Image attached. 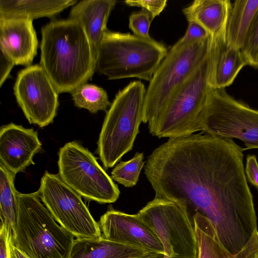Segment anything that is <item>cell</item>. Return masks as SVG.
<instances>
[{
    "instance_id": "1",
    "label": "cell",
    "mask_w": 258,
    "mask_h": 258,
    "mask_svg": "<svg viewBox=\"0 0 258 258\" xmlns=\"http://www.w3.org/2000/svg\"><path fill=\"white\" fill-rule=\"evenodd\" d=\"M245 150L231 139L191 135L159 146L144 168L155 198L176 203L192 222L197 213L208 218L233 255L257 230L243 167Z\"/></svg>"
},
{
    "instance_id": "2",
    "label": "cell",
    "mask_w": 258,
    "mask_h": 258,
    "mask_svg": "<svg viewBox=\"0 0 258 258\" xmlns=\"http://www.w3.org/2000/svg\"><path fill=\"white\" fill-rule=\"evenodd\" d=\"M40 66L58 93H71L91 78L95 68L86 34L77 21L53 20L41 28Z\"/></svg>"
},
{
    "instance_id": "3",
    "label": "cell",
    "mask_w": 258,
    "mask_h": 258,
    "mask_svg": "<svg viewBox=\"0 0 258 258\" xmlns=\"http://www.w3.org/2000/svg\"><path fill=\"white\" fill-rule=\"evenodd\" d=\"M18 210L10 243L29 258H70L74 236L40 201L38 192H17Z\"/></svg>"
},
{
    "instance_id": "4",
    "label": "cell",
    "mask_w": 258,
    "mask_h": 258,
    "mask_svg": "<svg viewBox=\"0 0 258 258\" xmlns=\"http://www.w3.org/2000/svg\"><path fill=\"white\" fill-rule=\"evenodd\" d=\"M168 52L161 43L106 29L102 37L95 71L108 79L137 78L150 81Z\"/></svg>"
},
{
    "instance_id": "5",
    "label": "cell",
    "mask_w": 258,
    "mask_h": 258,
    "mask_svg": "<svg viewBox=\"0 0 258 258\" xmlns=\"http://www.w3.org/2000/svg\"><path fill=\"white\" fill-rule=\"evenodd\" d=\"M209 51L201 64L171 94L154 120L149 132L161 138L176 139L199 131L198 119L209 93Z\"/></svg>"
},
{
    "instance_id": "6",
    "label": "cell",
    "mask_w": 258,
    "mask_h": 258,
    "mask_svg": "<svg viewBox=\"0 0 258 258\" xmlns=\"http://www.w3.org/2000/svg\"><path fill=\"white\" fill-rule=\"evenodd\" d=\"M146 92L142 82H131L117 93L107 111L97 150L105 169L132 150L143 122Z\"/></svg>"
},
{
    "instance_id": "7",
    "label": "cell",
    "mask_w": 258,
    "mask_h": 258,
    "mask_svg": "<svg viewBox=\"0 0 258 258\" xmlns=\"http://www.w3.org/2000/svg\"><path fill=\"white\" fill-rule=\"evenodd\" d=\"M211 36L188 42L179 40L154 73L146 92L143 122L151 123L171 95L207 56Z\"/></svg>"
},
{
    "instance_id": "8",
    "label": "cell",
    "mask_w": 258,
    "mask_h": 258,
    "mask_svg": "<svg viewBox=\"0 0 258 258\" xmlns=\"http://www.w3.org/2000/svg\"><path fill=\"white\" fill-rule=\"evenodd\" d=\"M198 128L213 136L239 139L245 150L258 149V110L235 99L225 89L209 93Z\"/></svg>"
},
{
    "instance_id": "9",
    "label": "cell",
    "mask_w": 258,
    "mask_h": 258,
    "mask_svg": "<svg viewBox=\"0 0 258 258\" xmlns=\"http://www.w3.org/2000/svg\"><path fill=\"white\" fill-rule=\"evenodd\" d=\"M58 155L59 176L79 195L99 204L112 203L118 199V185L87 148L70 142L59 149Z\"/></svg>"
},
{
    "instance_id": "10",
    "label": "cell",
    "mask_w": 258,
    "mask_h": 258,
    "mask_svg": "<svg viewBox=\"0 0 258 258\" xmlns=\"http://www.w3.org/2000/svg\"><path fill=\"white\" fill-rule=\"evenodd\" d=\"M138 214L162 243L164 255L197 257L198 245L193 222L176 203L154 198Z\"/></svg>"
},
{
    "instance_id": "11",
    "label": "cell",
    "mask_w": 258,
    "mask_h": 258,
    "mask_svg": "<svg viewBox=\"0 0 258 258\" xmlns=\"http://www.w3.org/2000/svg\"><path fill=\"white\" fill-rule=\"evenodd\" d=\"M37 192L55 220L74 237L90 238L101 236L98 223L94 219L81 196L63 182L58 175L46 171Z\"/></svg>"
},
{
    "instance_id": "12",
    "label": "cell",
    "mask_w": 258,
    "mask_h": 258,
    "mask_svg": "<svg viewBox=\"0 0 258 258\" xmlns=\"http://www.w3.org/2000/svg\"><path fill=\"white\" fill-rule=\"evenodd\" d=\"M14 91L30 123L43 127L53 122L58 106V93L40 64L19 72Z\"/></svg>"
},
{
    "instance_id": "13",
    "label": "cell",
    "mask_w": 258,
    "mask_h": 258,
    "mask_svg": "<svg viewBox=\"0 0 258 258\" xmlns=\"http://www.w3.org/2000/svg\"><path fill=\"white\" fill-rule=\"evenodd\" d=\"M98 224L105 239L164 254L162 243L138 214L110 209L101 217Z\"/></svg>"
},
{
    "instance_id": "14",
    "label": "cell",
    "mask_w": 258,
    "mask_h": 258,
    "mask_svg": "<svg viewBox=\"0 0 258 258\" xmlns=\"http://www.w3.org/2000/svg\"><path fill=\"white\" fill-rule=\"evenodd\" d=\"M37 132L11 123L0 130V163L15 176L31 164L41 150Z\"/></svg>"
},
{
    "instance_id": "15",
    "label": "cell",
    "mask_w": 258,
    "mask_h": 258,
    "mask_svg": "<svg viewBox=\"0 0 258 258\" xmlns=\"http://www.w3.org/2000/svg\"><path fill=\"white\" fill-rule=\"evenodd\" d=\"M38 44L32 20L0 18L1 52L15 65L31 66Z\"/></svg>"
},
{
    "instance_id": "16",
    "label": "cell",
    "mask_w": 258,
    "mask_h": 258,
    "mask_svg": "<svg viewBox=\"0 0 258 258\" xmlns=\"http://www.w3.org/2000/svg\"><path fill=\"white\" fill-rule=\"evenodd\" d=\"M209 56L208 82L212 90L231 85L240 71L247 65L240 49L227 43L226 30L211 36Z\"/></svg>"
},
{
    "instance_id": "17",
    "label": "cell",
    "mask_w": 258,
    "mask_h": 258,
    "mask_svg": "<svg viewBox=\"0 0 258 258\" xmlns=\"http://www.w3.org/2000/svg\"><path fill=\"white\" fill-rule=\"evenodd\" d=\"M116 3L113 0H83L75 5L70 11L69 18L78 21L86 34L95 64L109 16Z\"/></svg>"
},
{
    "instance_id": "18",
    "label": "cell",
    "mask_w": 258,
    "mask_h": 258,
    "mask_svg": "<svg viewBox=\"0 0 258 258\" xmlns=\"http://www.w3.org/2000/svg\"><path fill=\"white\" fill-rule=\"evenodd\" d=\"M153 253L156 252L110 241L101 236L75 239L70 258H142Z\"/></svg>"
},
{
    "instance_id": "19",
    "label": "cell",
    "mask_w": 258,
    "mask_h": 258,
    "mask_svg": "<svg viewBox=\"0 0 258 258\" xmlns=\"http://www.w3.org/2000/svg\"><path fill=\"white\" fill-rule=\"evenodd\" d=\"M232 7L229 0H195L182 12L188 22H196L214 36L226 30Z\"/></svg>"
},
{
    "instance_id": "20",
    "label": "cell",
    "mask_w": 258,
    "mask_h": 258,
    "mask_svg": "<svg viewBox=\"0 0 258 258\" xmlns=\"http://www.w3.org/2000/svg\"><path fill=\"white\" fill-rule=\"evenodd\" d=\"M77 3L76 0H0V18L32 21L41 17L52 18Z\"/></svg>"
},
{
    "instance_id": "21",
    "label": "cell",
    "mask_w": 258,
    "mask_h": 258,
    "mask_svg": "<svg viewBox=\"0 0 258 258\" xmlns=\"http://www.w3.org/2000/svg\"><path fill=\"white\" fill-rule=\"evenodd\" d=\"M258 9V0H236L226 29L227 43L239 49L243 47L249 27Z\"/></svg>"
},
{
    "instance_id": "22",
    "label": "cell",
    "mask_w": 258,
    "mask_h": 258,
    "mask_svg": "<svg viewBox=\"0 0 258 258\" xmlns=\"http://www.w3.org/2000/svg\"><path fill=\"white\" fill-rule=\"evenodd\" d=\"M15 176L0 163L1 225L6 229L10 241L15 232L18 210V191L14 182Z\"/></svg>"
},
{
    "instance_id": "23",
    "label": "cell",
    "mask_w": 258,
    "mask_h": 258,
    "mask_svg": "<svg viewBox=\"0 0 258 258\" xmlns=\"http://www.w3.org/2000/svg\"><path fill=\"white\" fill-rule=\"evenodd\" d=\"M198 245L197 258H235L222 244L208 218L197 213L192 218Z\"/></svg>"
},
{
    "instance_id": "24",
    "label": "cell",
    "mask_w": 258,
    "mask_h": 258,
    "mask_svg": "<svg viewBox=\"0 0 258 258\" xmlns=\"http://www.w3.org/2000/svg\"><path fill=\"white\" fill-rule=\"evenodd\" d=\"M70 93L75 106L86 109L92 113L99 110L106 111L111 104L106 92L94 85L84 83Z\"/></svg>"
},
{
    "instance_id": "25",
    "label": "cell",
    "mask_w": 258,
    "mask_h": 258,
    "mask_svg": "<svg viewBox=\"0 0 258 258\" xmlns=\"http://www.w3.org/2000/svg\"><path fill=\"white\" fill-rule=\"evenodd\" d=\"M143 159V153L137 152L130 160L120 161L113 169L111 178L126 187L136 185L145 164Z\"/></svg>"
},
{
    "instance_id": "26",
    "label": "cell",
    "mask_w": 258,
    "mask_h": 258,
    "mask_svg": "<svg viewBox=\"0 0 258 258\" xmlns=\"http://www.w3.org/2000/svg\"><path fill=\"white\" fill-rule=\"evenodd\" d=\"M240 50L247 65L258 69V9Z\"/></svg>"
},
{
    "instance_id": "27",
    "label": "cell",
    "mask_w": 258,
    "mask_h": 258,
    "mask_svg": "<svg viewBox=\"0 0 258 258\" xmlns=\"http://www.w3.org/2000/svg\"><path fill=\"white\" fill-rule=\"evenodd\" d=\"M152 20L150 15L142 10L138 13H133L129 17V28L137 36L151 38L149 31Z\"/></svg>"
},
{
    "instance_id": "28",
    "label": "cell",
    "mask_w": 258,
    "mask_h": 258,
    "mask_svg": "<svg viewBox=\"0 0 258 258\" xmlns=\"http://www.w3.org/2000/svg\"><path fill=\"white\" fill-rule=\"evenodd\" d=\"M167 2V0H127L124 2L129 6L141 8L150 15L152 20L160 14L166 6Z\"/></svg>"
},
{
    "instance_id": "29",
    "label": "cell",
    "mask_w": 258,
    "mask_h": 258,
    "mask_svg": "<svg viewBox=\"0 0 258 258\" xmlns=\"http://www.w3.org/2000/svg\"><path fill=\"white\" fill-rule=\"evenodd\" d=\"M211 35L200 24L195 21L188 22V27L184 36L179 41L181 42L206 38Z\"/></svg>"
},
{
    "instance_id": "30",
    "label": "cell",
    "mask_w": 258,
    "mask_h": 258,
    "mask_svg": "<svg viewBox=\"0 0 258 258\" xmlns=\"http://www.w3.org/2000/svg\"><path fill=\"white\" fill-rule=\"evenodd\" d=\"M248 181L258 189V163L254 155H248L245 169Z\"/></svg>"
},
{
    "instance_id": "31",
    "label": "cell",
    "mask_w": 258,
    "mask_h": 258,
    "mask_svg": "<svg viewBox=\"0 0 258 258\" xmlns=\"http://www.w3.org/2000/svg\"><path fill=\"white\" fill-rule=\"evenodd\" d=\"M258 251V231H256L245 246L237 254L235 258H253Z\"/></svg>"
},
{
    "instance_id": "32",
    "label": "cell",
    "mask_w": 258,
    "mask_h": 258,
    "mask_svg": "<svg viewBox=\"0 0 258 258\" xmlns=\"http://www.w3.org/2000/svg\"><path fill=\"white\" fill-rule=\"evenodd\" d=\"M10 240L5 227L0 226V258H10Z\"/></svg>"
},
{
    "instance_id": "33",
    "label": "cell",
    "mask_w": 258,
    "mask_h": 258,
    "mask_svg": "<svg viewBox=\"0 0 258 258\" xmlns=\"http://www.w3.org/2000/svg\"><path fill=\"white\" fill-rule=\"evenodd\" d=\"M0 57V86L1 87L6 79L9 78L11 71L15 64L11 60L1 52Z\"/></svg>"
},
{
    "instance_id": "34",
    "label": "cell",
    "mask_w": 258,
    "mask_h": 258,
    "mask_svg": "<svg viewBox=\"0 0 258 258\" xmlns=\"http://www.w3.org/2000/svg\"><path fill=\"white\" fill-rule=\"evenodd\" d=\"M10 258H29L16 247L10 245Z\"/></svg>"
},
{
    "instance_id": "35",
    "label": "cell",
    "mask_w": 258,
    "mask_h": 258,
    "mask_svg": "<svg viewBox=\"0 0 258 258\" xmlns=\"http://www.w3.org/2000/svg\"><path fill=\"white\" fill-rule=\"evenodd\" d=\"M164 254L163 253H156L151 254L142 258H164Z\"/></svg>"
},
{
    "instance_id": "36",
    "label": "cell",
    "mask_w": 258,
    "mask_h": 258,
    "mask_svg": "<svg viewBox=\"0 0 258 258\" xmlns=\"http://www.w3.org/2000/svg\"><path fill=\"white\" fill-rule=\"evenodd\" d=\"M164 258H197V257H182V256H174V257H168L165 255Z\"/></svg>"
},
{
    "instance_id": "37",
    "label": "cell",
    "mask_w": 258,
    "mask_h": 258,
    "mask_svg": "<svg viewBox=\"0 0 258 258\" xmlns=\"http://www.w3.org/2000/svg\"><path fill=\"white\" fill-rule=\"evenodd\" d=\"M253 258H258V251L255 253L253 256Z\"/></svg>"
}]
</instances>
